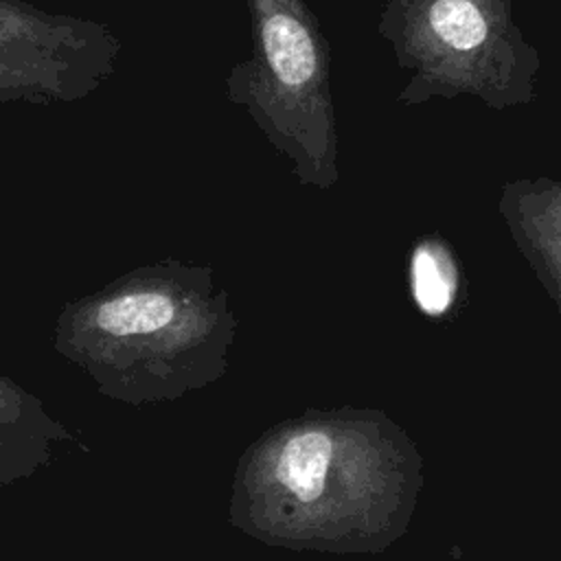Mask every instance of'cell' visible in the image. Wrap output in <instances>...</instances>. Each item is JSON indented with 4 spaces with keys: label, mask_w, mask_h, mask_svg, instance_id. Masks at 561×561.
Instances as JSON below:
<instances>
[{
    "label": "cell",
    "mask_w": 561,
    "mask_h": 561,
    "mask_svg": "<svg viewBox=\"0 0 561 561\" xmlns=\"http://www.w3.org/2000/svg\"><path fill=\"white\" fill-rule=\"evenodd\" d=\"M50 342L101 397L138 408L213 379L221 364L224 313L204 270L167 259L66 302Z\"/></svg>",
    "instance_id": "obj_1"
},
{
    "label": "cell",
    "mask_w": 561,
    "mask_h": 561,
    "mask_svg": "<svg viewBox=\"0 0 561 561\" xmlns=\"http://www.w3.org/2000/svg\"><path fill=\"white\" fill-rule=\"evenodd\" d=\"M379 31L412 72L401 101L471 94L502 110L535 99L539 59L511 0H390Z\"/></svg>",
    "instance_id": "obj_2"
},
{
    "label": "cell",
    "mask_w": 561,
    "mask_h": 561,
    "mask_svg": "<svg viewBox=\"0 0 561 561\" xmlns=\"http://www.w3.org/2000/svg\"><path fill=\"white\" fill-rule=\"evenodd\" d=\"M252 55L226 79V94L294 158L305 178L335 175L337 129L329 46L302 0H245Z\"/></svg>",
    "instance_id": "obj_3"
},
{
    "label": "cell",
    "mask_w": 561,
    "mask_h": 561,
    "mask_svg": "<svg viewBox=\"0 0 561 561\" xmlns=\"http://www.w3.org/2000/svg\"><path fill=\"white\" fill-rule=\"evenodd\" d=\"M123 53L99 20L0 0V103H77L103 88Z\"/></svg>",
    "instance_id": "obj_4"
},
{
    "label": "cell",
    "mask_w": 561,
    "mask_h": 561,
    "mask_svg": "<svg viewBox=\"0 0 561 561\" xmlns=\"http://www.w3.org/2000/svg\"><path fill=\"white\" fill-rule=\"evenodd\" d=\"M68 445H79L75 432L37 394L0 373V486L33 478Z\"/></svg>",
    "instance_id": "obj_5"
},
{
    "label": "cell",
    "mask_w": 561,
    "mask_h": 561,
    "mask_svg": "<svg viewBox=\"0 0 561 561\" xmlns=\"http://www.w3.org/2000/svg\"><path fill=\"white\" fill-rule=\"evenodd\" d=\"M333 445L324 432L309 430L291 434L274 458V478L291 495L313 500L324 489Z\"/></svg>",
    "instance_id": "obj_6"
},
{
    "label": "cell",
    "mask_w": 561,
    "mask_h": 561,
    "mask_svg": "<svg viewBox=\"0 0 561 561\" xmlns=\"http://www.w3.org/2000/svg\"><path fill=\"white\" fill-rule=\"evenodd\" d=\"M412 289L419 307L427 316L447 311L456 289V272L443 248L423 243L412 259Z\"/></svg>",
    "instance_id": "obj_7"
}]
</instances>
